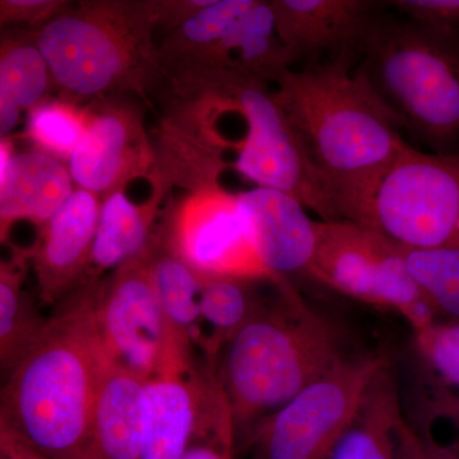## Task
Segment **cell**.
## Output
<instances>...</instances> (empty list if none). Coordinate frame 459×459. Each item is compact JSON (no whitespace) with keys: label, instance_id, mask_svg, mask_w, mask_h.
<instances>
[{"label":"cell","instance_id":"1","mask_svg":"<svg viewBox=\"0 0 459 459\" xmlns=\"http://www.w3.org/2000/svg\"><path fill=\"white\" fill-rule=\"evenodd\" d=\"M272 92L338 220L344 205L409 146L400 120L367 75L352 71L351 50L325 65L283 69Z\"/></svg>","mask_w":459,"mask_h":459},{"label":"cell","instance_id":"2","mask_svg":"<svg viewBox=\"0 0 459 459\" xmlns=\"http://www.w3.org/2000/svg\"><path fill=\"white\" fill-rule=\"evenodd\" d=\"M100 281L56 305L0 385V418L49 459H93L91 427L105 358L95 318Z\"/></svg>","mask_w":459,"mask_h":459},{"label":"cell","instance_id":"3","mask_svg":"<svg viewBox=\"0 0 459 459\" xmlns=\"http://www.w3.org/2000/svg\"><path fill=\"white\" fill-rule=\"evenodd\" d=\"M168 117L202 144L225 169L255 186L290 193L318 214L337 220L279 105L272 84L216 68H188L168 75Z\"/></svg>","mask_w":459,"mask_h":459},{"label":"cell","instance_id":"4","mask_svg":"<svg viewBox=\"0 0 459 459\" xmlns=\"http://www.w3.org/2000/svg\"><path fill=\"white\" fill-rule=\"evenodd\" d=\"M223 344L212 371L234 422L235 440L349 353L336 325L310 309L289 282Z\"/></svg>","mask_w":459,"mask_h":459},{"label":"cell","instance_id":"5","mask_svg":"<svg viewBox=\"0 0 459 459\" xmlns=\"http://www.w3.org/2000/svg\"><path fill=\"white\" fill-rule=\"evenodd\" d=\"M155 2L69 3L35 30L54 86L81 100L148 93L168 80L155 44Z\"/></svg>","mask_w":459,"mask_h":459},{"label":"cell","instance_id":"6","mask_svg":"<svg viewBox=\"0 0 459 459\" xmlns=\"http://www.w3.org/2000/svg\"><path fill=\"white\" fill-rule=\"evenodd\" d=\"M361 47L362 74L402 126L433 144L459 140V36L376 20Z\"/></svg>","mask_w":459,"mask_h":459},{"label":"cell","instance_id":"7","mask_svg":"<svg viewBox=\"0 0 459 459\" xmlns=\"http://www.w3.org/2000/svg\"><path fill=\"white\" fill-rule=\"evenodd\" d=\"M340 220L404 247H459V155L409 144L344 205Z\"/></svg>","mask_w":459,"mask_h":459},{"label":"cell","instance_id":"8","mask_svg":"<svg viewBox=\"0 0 459 459\" xmlns=\"http://www.w3.org/2000/svg\"><path fill=\"white\" fill-rule=\"evenodd\" d=\"M386 353L349 355L237 440V459H325Z\"/></svg>","mask_w":459,"mask_h":459},{"label":"cell","instance_id":"9","mask_svg":"<svg viewBox=\"0 0 459 459\" xmlns=\"http://www.w3.org/2000/svg\"><path fill=\"white\" fill-rule=\"evenodd\" d=\"M316 231L307 276L361 303L394 310L407 320L413 333L439 322L411 276L398 244L347 220H319Z\"/></svg>","mask_w":459,"mask_h":459},{"label":"cell","instance_id":"10","mask_svg":"<svg viewBox=\"0 0 459 459\" xmlns=\"http://www.w3.org/2000/svg\"><path fill=\"white\" fill-rule=\"evenodd\" d=\"M95 318L108 358L141 379L192 367L178 364L172 358L164 313L151 276L148 247L100 281Z\"/></svg>","mask_w":459,"mask_h":459},{"label":"cell","instance_id":"11","mask_svg":"<svg viewBox=\"0 0 459 459\" xmlns=\"http://www.w3.org/2000/svg\"><path fill=\"white\" fill-rule=\"evenodd\" d=\"M162 225L181 258L198 273L271 281L247 238L237 195L221 186L188 192L168 208Z\"/></svg>","mask_w":459,"mask_h":459},{"label":"cell","instance_id":"12","mask_svg":"<svg viewBox=\"0 0 459 459\" xmlns=\"http://www.w3.org/2000/svg\"><path fill=\"white\" fill-rule=\"evenodd\" d=\"M82 140L68 160L75 188L104 197L156 169L155 144L142 110L128 95L92 100Z\"/></svg>","mask_w":459,"mask_h":459},{"label":"cell","instance_id":"13","mask_svg":"<svg viewBox=\"0 0 459 459\" xmlns=\"http://www.w3.org/2000/svg\"><path fill=\"white\" fill-rule=\"evenodd\" d=\"M225 401L212 371L195 365L147 379L140 459L183 458Z\"/></svg>","mask_w":459,"mask_h":459},{"label":"cell","instance_id":"14","mask_svg":"<svg viewBox=\"0 0 459 459\" xmlns=\"http://www.w3.org/2000/svg\"><path fill=\"white\" fill-rule=\"evenodd\" d=\"M100 207V195L75 188L62 207L39 226L27 255L42 304L56 307L86 280Z\"/></svg>","mask_w":459,"mask_h":459},{"label":"cell","instance_id":"15","mask_svg":"<svg viewBox=\"0 0 459 459\" xmlns=\"http://www.w3.org/2000/svg\"><path fill=\"white\" fill-rule=\"evenodd\" d=\"M238 212L256 258L279 285L289 274L305 273L316 252V221L298 198L279 189L237 193Z\"/></svg>","mask_w":459,"mask_h":459},{"label":"cell","instance_id":"16","mask_svg":"<svg viewBox=\"0 0 459 459\" xmlns=\"http://www.w3.org/2000/svg\"><path fill=\"white\" fill-rule=\"evenodd\" d=\"M134 181L123 184L101 198L98 230L84 282L102 280L146 252L155 237L161 204L172 184L156 169L152 186L140 197ZM83 282V283H84Z\"/></svg>","mask_w":459,"mask_h":459},{"label":"cell","instance_id":"17","mask_svg":"<svg viewBox=\"0 0 459 459\" xmlns=\"http://www.w3.org/2000/svg\"><path fill=\"white\" fill-rule=\"evenodd\" d=\"M281 39L295 60L305 54L362 45L376 22L368 0H270Z\"/></svg>","mask_w":459,"mask_h":459},{"label":"cell","instance_id":"18","mask_svg":"<svg viewBox=\"0 0 459 459\" xmlns=\"http://www.w3.org/2000/svg\"><path fill=\"white\" fill-rule=\"evenodd\" d=\"M151 276L168 327L172 358L180 365L195 364V349L204 351L199 298L202 274L181 258L164 225L156 229L148 247Z\"/></svg>","mask_w":459,"mask_h":459},{"label":"cell","instance_id":"19","mask_svg":"<svg viewBox=\"0 0 459 459\" xmlns=\"http://www.w3.org/2000/svg\"><path fill=\"white\" fill-rule=\"evenodd\" d=\"M144 383L146 380L117 367L105 353L91 427L93 459L141 458Z\"/></svg>","mask_w":459,"mask_h":459},{"label":"cell","instance_id":"20","mask_svg":"<svg viewBox=\"0 0 459 459\" xmlns=\"http://www.w3.org/2000/svg\"><path fill=\"white\" fill-rule=\"evenodd\" d=\"M74 189L62 160L38 148L17 153L0 179V226L11 230L22 220L41 226Z\"/></svg>","mask_w":459,"mask_h":459},{"label":"cell","instance_id":"21","mask_svg":"<svg viewBox=\"0 0 459 459\" xmlns=\"http://www.w3.org/2000/svg\"><path fill=\"white\" fill-rule=\"evenodd\" d=\"M294 60L281 39L270 0H255L204 62L189 68L221 69L272 84Z\"/></svg>","mask_w":459,"mask_h":459},{"label":"cell","instance_id":"22","mask_svg":"<svg viewBox=\"0 0 459 459\" xmlns=\"http://www.w3.org/2000/svg\"><path fill=\"white\" fill-rule=\"evenodd\" d=\"M403 418L397 376L388 361L371 379L325 459H397V429Z\"/></svg>","mask_w":459,"mask_h":459},{"label":"cell","instance_id":"23","mask_svg":"<svg viewBox=\"0 0 459 459\" xmlns=\"http://www.w3.org/2000/svg\"><path fill=\"white\" fill-rule=\"evenodd\" d=\"M49 68L35 40V30H11L0 36V140L7 138L23 113L45 101L53 87Z\"/></svg>","mask_w":459,"mask_h":459},{"label":"cell","instance_id":"24","mask_svg":"<svg viewBox=\"0 0 459 459\" xmlns=\"http://www.w3.org/2000/svg\"><path fill=\"white\" fill-rule=\"evenodd\" d=\"M27 250L0 258V379L13 369L48 318L25 286ZM0 383V385H2Z\"/></svg>","mask_w":459,"mask_h":459},{"label":"cell","instance_id":"25","mask_svg":"<svg viewBox=\"0 0 459 459\" xmlns=\"http://www.w3.org/2000/svg\"><path fill=\"white\" fill-rule=\"evenodd\" d=\"M253 282L235 277H202L199 298L204 331L202 355L207 360L208 369H212L223 344L264 307L267 300H262L256 294Z\"/></svg>","mask_w":459,"mask_h":459},{"label":"cell","instance_id":"26","mask_svg":"<svg viewBox=\"0 0 459 459\" xmlns=\"http://www.w3.org/2000/svg\"><path fill=\"white\" fill-rule=\"evenodd\" d=\"M255 0H212L211 4L165 35L159 47L165 74L201 65Z\"/></svg>","mask_w":459,"mask_h":459},{"label":"cell","instance_id":"27","mask_svg":"<svg viewBox=\"0 0 459 459\" xmlns=\"http://www.w3.org/2000/svg\"><path fill=\"white\" fill-rule=\"evenodd\" d=\"M401 249L411 276L437 318L443 316L446 322L459 323V247Z\"/></svg>","mask_w":459,"mask_h":459},{"label":"cell","instance_id":"28","mask_svg":"<svg viewBox=\"0 0 459 459\" xmlns=\"http://www.w3.org/2000/svg\"><path fill=\"white\" fill-rule=\"evenodd\" d=\"M89 110L74 100H45L27 113V137L38 150L68 162L86 132Z\"/></svg>","mask_w":459,"mask_h":459},{"label":"cell","instance_id":"29","mask_svg":"<svg viewBox=\"0 0 459 459\" xmlns=\"http://www.w3.org/2000/svg\"><path fill=\"white\" fill-rule=\"evenodd\" d=\"M415 346L434 377L459 386V323L437 322L418 332Z\"/></svg>","mask_w":459,"mask_h":459},{"label":"cell","instance_id":"30","mask_svg":"<svg viewBox=\"0 0 459 459\" xmlns=\"http://www.w3.org/2000/svg\"><path fill=\"white\" fill-rule=\"evenodd\" d=\"M181 459H237L234 422L228 402L205 425Z\"/></svg>","mask_w":459,"mask_h":459},{"label":"cell","instance_id":"31","mask_svg":"<svg viewBox=\"0 0 459 459\" xmlns=\"http://www.w3.org/2000/svg\"><path fill=\"white\" fill-rule=\"evenodd\" d=\"M389 4L411 22L459 36V0H395Z\"/></svg>","mask_w":459,"mask_h":459},{"label":"cell","instance_id":"32","mask_svg":"<svg viewBox=\"0 0 459 459\" xmlns=\"http://www.w3.org/2000/svg\"><path fill=\"white\" fill-rule=\"evenodd\" d=\"M66 4L63 0H0V36L17 26L39 29Z\"/></svg>","mask_w":459,"mask_h":459},{"label":"cell","instance_id":"33","mask_svg":"<svg viewBox=\"0 0 459 459\" xmlns=\"http://www.w3.org/2000/svg\"><path fill=\"white\" fill-rule=\"evenodd\" d=\"M397 459H459V455L428 439L403 418L397 429Z\"/></svg>","mask_w":459,"mask_h":459},{"label":"cell","instance_id":"34","mask_svg":"<svg viewBox=\"0 0 459 459\" xmlns=\"http://www.w3.org/2000/svg\"><path fill=\"white\" fill-rule=\"evenodd\" d=\"M428 385L425 416L429 421L443 418L459 422V386L444 385L433 376Z\"/></svg>","mask_w":459,"mask_h":459},{"label":"cell","instance_id":"35","mask_svg":"<svg viewBox=\"0 0 459 459\" xmlns=\"http://www.w3.org/2000/svg\"><path fill=\"white\" fill-rule=\"evenodd\" d=\"M212 0H168V2H155L157 31L165 30V35L174 31L188 18L195 16Z\"/></svg>","mask_w":459,"mask_h":459},{"label":"cell","instance_id":"36","mask_svg":"<svg viewBox=\"0 0 459 459\" xmlns=\"http://www.w3.org/2000/svg\"><path fill=\"white\" fill-rule=\"evenodd\" d=\"M0 459H49L0 418Z\"/></svg>","mask_w":459,"mask_h":459},{"label":"cell","instance_id":"37","mask_svg":"<svg viewBox=\"0 0 459 459\" xmlns=\"http://www.w3.org/2000/svg\"><path fill=\"white\" fill-rule=\"evenodd\" d=\"M12 156H13V147H12L11 142L7 138L0 140V179H2L5 170H7Z\"/></svg>","mask_w":459,"mask_h":459},{"label":"cell","instance_id":"38","mask_svg":"<svg viewBox=\"0 0 459 459\" xmlns=\"http://www.w3.org/2000/svg\"><path fill=\"white\" fill-rule=\"evenodd\" d=\"M8 234L9 230L2 228V226H0V247H2L3 244H4L5 241H7Z\"/></svg>","mask_w":459,"mask_h":459}]
</instances>
